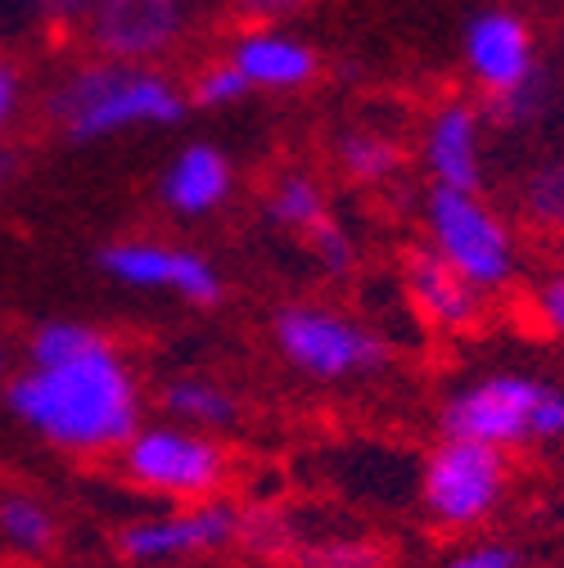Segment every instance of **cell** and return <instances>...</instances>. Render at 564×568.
<instances>
[{
    "mask_svg": "<svg viewBox=\"0 0 564 568\" xmlns=\"http://www.w3.org/2000/svg\"><path fill=\"white\" fill-rule=\"evenodd\" d=\"M6 402L37 438L73 456L122 452L140 429L135 375L109 338L91 343L78 357L28 366L10 384Z\"/></svg>",
    "mask_w": 564,
    "mask_h": 568,
    "instance_id": "obj_1",
    "label": "cell"
},
{
    "mask_svg": "<svg viewBox=\"0 0 564 568\" xmlns=\"http://www.w3.org/2000/svg\"><path fill=\"white\" fill-rule=\"evenodd\" d=\"M185 109V91L172 73L140 63H113L100 54L59 68V78L46 87L41 100L46 122L73 145H95V140H113L122 131L145 126H177Z\"/></svg>",
    "mask_w": 564,
    "mask_h": 568,
    "instance_id": "obj_2",
    "label": "cell"
},
{
    "mask_svg": "<svg viewBox=\"0 0 564 568\" xmlns=\"http://www.w3.org/2000/svg\"><path fill=\"white\" fill-rule=\"evenodd\" d=\"M443 438L483 443V447H524V443H560L564 438V384L537 375H483L456 388L439 410Z\"/></svg>",
    "mask_w": 564,
    "mask_h": 568,
    "instance_id": "obj_3",
    "label": "cell"
},
{
    "mask_svg": "<svg viewBox=\"0 0 564 568\" xmlns=\"http://www.w3.org/2000/svg\"><path fill=\"white\" fill-rule=\"evenodd\" d=\"M425 231L430 248L479 294H502L520 271V248L506 217L483 194L470 190H425Z\"/></svg>",
    "mask_w": 564,
    "mask_h": 568,
    "instance_id": "obj_4",
    "label": "cell"
},
{
    "mask_svg": "<svg viewBox=\"0 0 564 568\" xmlns=\"http://www.w3.org/2000/svg\"><path fill=\"white\" fill-rule=\"evenodd\" d=\"M271 338L294 371L321 384L362 379L389 362V343L375 329L325 303H285L271 321Z\"/></svg>",
    "mask_w": 564,
    "mask_h": 568,
    "instance_id": "obj_5",
    "label": "cell"
},
{
    "mask_svg": "<svg viewBox=\"0 0 564 568\" xmlns=\"http://www.w3.org/2000/svg\"><path fill=\"white\" fill-rule=\"evenodd\" d=\"M122 474L168 501H213L231 478V456L218 438L177 424L135 429L122 447Z\"/></svg>",
    "mask_w": 564,
    "mask_h": 568,
    "instance_id": "obj_6",
    "label": "cell"
},
{
    "mask_svg": "<svg viewBox=\"0 0 564 568\" xmlns=\"http://www.w3.org/2000/svg\"><path fill=\"white\" fill-rule=\"evenodd\" d=\"M506 483H511L506 452L483 447V443L443 438L425 460L420 501H425L430 519L443 528H474L502 506Z\"/></svg>",
    "mask_w": 564,
    "mask_h": 568,
    "instance_id": "obj_7",
    "label": "cell"
},
{
    "mask_svg": "<svg viewBox=\"0 0 564 568\" xmlns=\"http://www.w3.org/2000/svg\"><path fill=\"white\" fill-rule=\"evenodd\" d=\"M199 6L203 0H95L82 37L100 59L154 68L185 45L199 23Z\"/></svg>",
    "mask_w": 564,
    "mask_h": 568,
    "instance_id": "obj_8",
    "label": "cell"
},
{
    "mask_svg": "<svg viewBox=\"0 0 564 568\" xmlns=\"http://www.w3.org/2000/svg\"><path fill=\"white\" fill-rule=\"evenodd\" d=\"M95 262L109 280L127 284V290L177 294L181 303H194V307H213L226 294L222 271L213 262L168 240H109L95 253Z\"/></svg>",
    "mask_w": 564,
    "mask_h": 568,
    "instance_id": "obj_9",
    "label": "cell"
},
{
    "mask_svg": "<svg viewBox=\"0 0 564 568\" xmlns=\"http://www.w3.org/2000/svg\"><path fill=\"white\" fill-rule=\"evenodd\" d=\"M461 63H465L470 82L487 100H497V95L520 91L537 73L542 54H537V37L520 10L483 6L461 28Z\"/></svg>",
    "mask_w": 564,
    "mask_h": 568,
    "instance_id": "obj_10",
    "label": "cell"
},
{
    "mask_svg": "<svg viewBox=\"0 0 564 568\" xmlns=\"http://www.w3.org/2000/svg\"><path fill=\"white\" fill-rule=\"evenodd\" d=\"M235 519H240V510L226 501H194L172 515L127 524L118 532V555L131 564H168V559H190V555H213L222 546H235Z\"/></svg>",
    "mask_w": 564,
    "mask_h": 568,
    "instance_id": "obj_11",
    "label": "cell"
},
{
    "mask_svg": "<svg viewBox=\"0 0 564 568\" xmlns=\"http://www.w3.org/2000/svg\"><path fill=\"white\" fill-rule=\"evenodd\" d=\"M483 131L487 118L470 100H443L420 131V163L430 172V185L443 190H483Z\"/></svg>",
    "mask_w": 564,
    "mask_h": 568,
    "instance_id": "obj_12",
    "label": "cell"
},
{
    "mask_svg": "<svg viewBox=\"0 0 564 568\" xmlns=\"http://www.w3.org/2000/svg\"><path fill=\"white\" fill-rule=\"evenodd\" d=\"M226 59L249 82V91H266V95H294L321 78L316 45L285 28H240L235 41L226 45Z\"/></svg>",
    "mask_w": 564,
    "mask_h": 568,
    "instance_id": "obj_13",
    "label": "cell"
},
{
    "mask_svg": "<svg viewBox=\"0 0 564 568\" xmlns=\"http://www.w3.org/2000/svg\"><path fill=\"white\" fill-rule=\"evenodd\" d=\"M402 290L415 316L439 334H465L483 316V294L470 280H461L430 244H415L402 257Z\"/></svg>",
    "mask_w": 564,
    "mask_h": 568,
    "instance_id": "obj_14",
    "label": "cell"
},
{
    "mask_svg": "<svg viewBox=\"0 0 564 568\" xmlns=\"http://www.w3.org/2000/svg\"><path fill=\"white\" fill-rule=\"evenodd\" d=\"M235 194V163L226 159V150L208 145V140H190L181 145L163 176H159V199L172 217H213L218 207H226V199Z\"/></svg>",
    "mask_w": 564,
    "mask_h": 568,
    "instance_id": "obj_15",
    "label": "cell"
},
{
    "mask_svg": "<svg viewBox=\"0 0 564 568\" xmlns=\"http://www.w3.org/2000/svg\"><path fill=\"white\" fill-rule=\"evenodd\" d=\"M334 168L343 172V181L362 185V190H380L389 181H397V172L406 168V145L375 122H352L334 135Z\"/></svg>",
    "mask_w": 564,
    "mask_h": 568,
    "instance_id": "obj_16",
    "label": "cell"
},
{
    "mask_svg": "<svg viewBox=\"0 0 564 568\" xmlns=\"http://www.w3.org/2000/svg\"><path fill=\"white\" fill-rule=\"evenodd\" d=\"M330 190L321 185L316 172L308 168H290V172H280L262 199V217L275 226V231H285V235H299L308 240L325 217H330Z\"/></svg>",
    "mask_w": 564,
    "mask_h": 568,
    "instance_id": "obj_17",
    "label": "cell"
},
{
    "mask_svg": "<svg viewBox=\"0 0 564 568\" xmlns=\"http://www.w3.org/2000/svg\"><path fill=\"white\" fill-rule=\"evenodd\" d=\"M303 541L308 537H303L299 519L285 506H275V501L244 506L240 519H235V546L258 564H294Z\"/></svg>",
    "mask_w": 564,
    "mask_h": 568,
    "instance_id": "obj_18",
    "label": "cell"
},
{
    "mask_svg": "<svg viewBox=\"0 0 564 568\" xmlns=\"http://www.w3.org/2000/svg\"><path fill=\"white\" fill-rule=\"evenodd\" d=\"M163 410L177 424H190V429H199V434L226 429V424L240 419V402L231 397V388H222L218 379H203V375H177V379H168Z\"/></svg>",
    "mask_w": 564,
    "mask_h": 568,
    "instance_id": "obj_19",
    "label": "cell"
},
{
    "mask_svg": "<svg viewBox=\"0 0 564 568\" xmlns=\"http://www.w3.org/2000/svg\"><path fill=\"white\" fill-rule=\"evenodd\" d=\"M520 217L551 240H564V154L537 159L520 181Z\"/></svg>",
    "mask_w": 564,
    "mask_h": 568,
    "instance_id": "obj_20",
    "label": "cell"
},
{
    "mask_svg": "<svg viewBox=\"0 0 564 568\" xmlns=\"http://www.w3.org/2000/svg\"><path fill=\"white\" fill-rule=\"evenodd\" d=\"M0 537L23 555H46L59 541V524L32 491L14 487V491H0Z\"/></svg>",
    "mask_w": 564,
    "mask_h": 568,
    "instance_id": "obj_21",
    "label": "cell"
},
{
    "mask_svg": "<svg viewBox=\"0 0 564 568\" xmlns=\"http://www.w3.org/2000/svg\"><path fill=\"white\" fill-rule=\"evenodd\" d=\"M389 555L380 541L366 537H308L294 568H384Z\"/></svg>",
    "mask_w": 564,
    "mask_h": 568,
    "instance_id": "obj_22",
    "label": "cell"
},
{
    "mask_svg": "<svg viewBox=\"0 0 564 568\" xmlns=\"http://www.w3.org/2000/svg\"><path fill=\"white\" fill-rule=\"evenodd\" d=\"M249 95H253L249 82L235 73V63L222 54V59H208L199 73H194V82L185 91V104H194L203 113H218V109H231V104H240Z\"/></svg>",
    "mask_w": 564,
    "mask_h": 568,
    "instance_id": "obj_23",
    "label": "cell"
},
{
    "mask_svg": "<svg viewBox=\"0 0 564 568\" xmlns=\"http://www.w3.org/2000/svg\"><path fill=\"white\" fill-rule=\"evenodd\" d=\"M104 334L82 325V321H46L37 325L32 343H28V362L32 366H46V362H63V357H78V352H87L91 343H100Z\"/></svg>",
    "mask_w": 564,
    "mask_h": 568,
    "instance_id": "obj_24",
    "label": "cell"
},
{
    "mask_svg": "<svg viewBox=\"0 0 564 568\" xmlns=\"http://www.w3.org/2000/svg\"><path fill=\"white\" fill-rule=\"evenodd\" d=\"M303 244H308V253L316 257V266H321L325 275H334V280L352 275V266H357V240H352L348 222L334 217V212H330V217H325Z\"/></svg>",
    "mask_w": 564,
    "mask_h": 568,
    "instance_id": "obj_25",
    "label": "cell"
},
{
    "mask_svg": "<svg viewBox=\"0 0 564 568\" xmlns=\"http://www.w3.org/2000/svg\"><path fill=\"white\" fill-rule=\"evenodd\" d=\"M95 0H14V14L41 32H82Z\"/></svg>",
    "mask_w": 564,
    "mask_h": 568,
    "instance_id": "obj_26",
    "label": "cell"
},
{
    "mask_svg": "<svg viewBox=\"0 0 564 568\" xmlns=\"http://www.w3.org/2000/svg\"><path fill=\"white\" fill-rule=\"evenodd\" d=\"M312 6L316 0H226V10L240 28H280Z\"/></svg>",
    "mask_w": 564,
    "mask_h": 568,
    "instance_id": "obj_27",
    "label": "cell"
},
{
    "mask_svg": "<svg viewBox=\"0 0 564 568\" xmlns=\"http://www.w3.org/2000/svg\"><path fill=\"white\" fill-rule=\"evenodd\" d=\"M533 312L542 321L546 334H555L564 343V266L551 271L542 284H537V294H533Z\"/></svg>",
    "mask_w": 564,
    "mask_h": 568,
    "instance_id": "obj_28",
    "label": "cell"
},
{
    "mask_svg": "<svg viewBox=\"0 0 564 568\" xmlns=\"http://www.w3.org/2000/svg\"><path fill=\"white\" fill-rule=\"evenodd\" d=\"M447 568H520V550L506 541H474L461 555H452Z\"/></svg>",
    "mask_w": 564,
    "mask_h": 568,
    "instance_id": "obj_29",
    "label": "cell"
},
{
    "mask_svg": "<svg viewBox=\"0 0 564 568\" xmlns=\"http://www.w3.org/2000/svg\"><path fill=\"white\" fill-rule=\"evenodd\" d=\"M19 104H23V78H19L14 63L0 59V150H6V131L19 113Z\"/></svg>",
    "mask_w": 564,
    "mask_h": 568,
    "instance_id": "obj_30",
    "label": "cell"
},
{
    "mask_svg": "<svg viewBox=\"0 0 564 568\" xmlns=\"http://www.w3.org/2000/svg\"><path fill=\"white\" fill-rule=\"evenodd\" d=\"M6 362H10V352H6V343H0V375H6Z\"/></svg>",
    "mask_w": 564,
    "mask_h": 568,
    "instance_id": "obj_31",
    "label": "cell"
}]
</instances>
